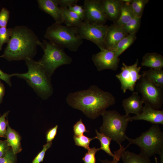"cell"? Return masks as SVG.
<instances>
[{
  "label": "cell",
  "mask_w": 163,
  "mask_h": 163,
  "mask_svg": "<svg viewBox=\"0 0 163 163\" xmlns=\"http://www.w3.org/2000/svg\"><path fill=\"white\" fill-rule=\"evenodd\" d=\"M66 101L73 108L82 111L90 118L98 117L110 106L116 102L114 96L103 91L96 85H92L85 90L69 94Z\"/></svg>",
  "instance_id": "cell-1"
},
{
  "label": "cell",
  "mask_w": 163,
  "mask_h": 163,
  "mask_svg": "<svg viewBox=\"0 0 163 163\" xmlns=\"http://www.w3.org/2000/svg\"><path fill=\"white\" fill-rule=\"evenodd\" d=\"M41 43L30 28L25 25L17 26L12 28V35L2 57L9 61L33 59Z\"/></svg>",
  "instance_id": "cell-2"
},
{
  "label": "cell",
  "mask_w": 163,
  "mask_h": 163,
  "mask_svg": "<svg viewBox=\"0 0 163 163\" xmlns=\"http://www.w3.org/2000/svg\"><path fill=\"white\" fill-rule=\"evenodd\" d=\"M25 61L27 72L14 73V76L25 80L38 96L42 99H47L53 93L51 77L38 61L33 59H27Z\"/></svg>",
  "instance_id": "cell-3"
},
{
  "label": "cell",
  "mask_w": 163,
  "mask_h": 163,
  "mask_svg": "<svg viewBox=\"0 0 163 163\" xmlns=\"http://www.w3.org/2000/svg\"><path fill=\"white\" fill-rule=\"evenodd\" d=\"M44 37L58 46L73 52L77 51L83 42L75 27L56 22L47 28Z\"/></svg>",
  "instance_id": "cell-4"
},
{
  "label": "cell",
  "mask_w": 163,
  "mask_h": 163,
  "mask_svg": "<svg viewBox=\"0 0 163 163\" xmlns=\"http://www.w3.org/2000/svg\"><path fill=\"white\" fill-rule=\"evenodd\" d=\"M129 143L138 146L141 149L142 155L149 158L155 154L160 155L161 163H163V133L158 124L152 125L148 130L135 139L126 137Z\"/></svg>",
  "instance_id": "cell-5"
},
{
  "label": "cell",
  "mask_w": 163,
  "mask_h": 163,
  "mask_svg": "<svg viewBox=\"0 0 163 163\" xmlns=\"http://www.w3.org/2000/svg\"><path fill=\"white\" fill-rule=\"evenodd\" d=\"M103 123L100 131L120 145L126 139L129 115H121L115 110H106L102 115Z\"/></svg>",
  "instance_id": "cell-6"
},
{
  "label": "cell",
  "mask_w": 163,
  "mask_h": 163,
  "mask_svg": "<svg viewBox=\"0 0 163 163\" xmlns=\"http://www.w3.org/2000/svg\"><path fill=\"white\" fill-rule=\"evenodd\" d=\"M39 46L43 50L44 54L38 61L50 77L59 67L72 63V58L66 53L64 49L46 40L41 42Z\"/></svg>",
  "instance_id": "cell-7"
},
{
  "label": "cell",
  "mask_w": 163,
  "mask_h": 163,
  "mask_svg": "<svg viewBox=\"0 0 163 163\" xmlns=\"http://www.w3.org/2000/svg\"><path fill=\"white\" fill-rule=\"evenodd\" d=\"M135 88L141 94V100L155 109H160L163 103V88L156 86L142 74Z\"/></svg>",
  "instance_id": "cell-8"
},
{
  "label": "cell",
  "mask_w": 163,
  "mask_h": 163,
  "mask_svg": "<svg viewBox=\"0 0 163 163\" xmlns=\"http://www.w3.org/2000/svg\"><path fill=\"white\" fill-rule=\"evenodd\" d=\"M108 25H98L83 21L75 27L80 37L95 43L101 49H104V41Z\"/></svg>",
  "instance_id": "cell-9"
},
{
  "label": "cell",
  "mask_w": 163,
  "mask_h": 163,
  "mask_svg": "<svg viewBox=\"0 0 163 163\" xmlns=\"http://www.w3.org/2000/svg\"><path fill=\"white\" fill-rule=\"evenodd\" d=\"M138 59L130 66L123 63L121 72L116 75L120 83L121 88L124 93L127 90L134 91L137 82L141 78L142 74H139V72L141 67L138 66Z\"/></svg>",
  "instance_id": "cell-10"
},
{
  "label": "cell",
  "mask_w": 163,
  "mask_h": 163,
  "mask_svg": "<svg viewBox=\"0 0 163 163\" xmlns=\"http://www.w3.org/2000/svg\"><path fill=\"white\" fill-rule=\"evenodd\" d=\"M83 21L89 24L104 25L107 20L101 0H85Z\"/></svg>",
  "instance_id": "cell-11"
},
{
  "label": "cell",
  "mask_w": 163,
  "mask_h": 163,
  "mask_svg": "<svg viewBox=\"0 0 163 163\" xmlns=\"http://www.w3.org/2000/svg\"><path fill=\"white\" fill-rule=\"evenodd\" d=\"M92 60L99 71L107 69L116 71L120 60L116 56L113 51L105 49L93 54Z\"/></svg>",
  "instance_id": "cell-12"
},
{
  "label": "cell",
  "mask_w": 163,
  "mask_h": 163,
  "mask_svg": "<svg viewBox=\"0 0 163 163\" xmlns=\"http://www.w3.org/2000/svg\"><path fill=\"white\" fill-rule=\"evenodd\" d=\"M129 122L137 120H144L153 124H163V110L155 109L145 104L142 112L140 114L129 117Z\"/></svg>",
  "instance_id": "cell-13"
},
{
  "label": "cell",
  "mask_w": 163,
  "mask_h": 163,
  "mask_svg": "<svg viewBox=\"0 0 163 163\" xmlns=\"http://www.w3.org/2000/svg\"><path fill=\"white\" fill-rule=\"evenodd\" d=\"M122 27L114 23L108 26L104 41V49L114 51L119 42L128 35Z\"/></svg>",
  "instance_id": "cell-14"
},
{
  "label": "cell",
  "mask_w": 163,
  "mask_h": 163,
  "mask_svg": "<svg viewBox=\"0 0 163 163\" xmlns=\"http://www.w3.org/2000/svg\"><path fill=\"white\" fill-rule=\"evenodd\" d=\"M143 103L139 92L137 91L133 92L130 96L123 101L122 105L125 114L129 115L130 113H133L138 115L140 114L143 109Z\"/></svg>",
  "instance_id": "cell-15"
},
{
  "label": "cell",
  "mask_w": 163,
  "mask_h": 163,
  "mask_svg": "<svg viewBox=\"0 0 163 163\" xmlns=\"http://www.w3.org/2000/svg\"><path fill=\"white\" fill-rule=\"evenodd\" d=\"M101 2L107 19L116 22L120 15L122 0H101Z\"/></svg>",
  "instance_id": "cell-16"
},
{
  "label": "cell",
  "mask_w": 163,
  "mask_h": 163,
  "mask_svg": "<svg viewBox=\"0 0 163 163\" xmlns=\"http://www.w3.org/2000/svg\"><path fill=\"white\" fill-rule=\"evenodd\" d=\"M40 9L51 16L56 22L63 23V8L57 5L53 0H38Z\"/></svg>",
  "instance_id": "cell-17"
},
{
  "label": "cell",
  "mask_w": 163,
  "mask_h": 163,
  "mask_svg": "<svg viewBox=\"0 0 163 163\" xmlns=\"http://www.w3.org/2000/svg\"><path fill=\"white\" fill-rule=\"evenodd\" d=\"M141 65L142 66L151 68L162 69L163 67V56L155 52L147 53L143 56Z\"/></svg>",
  "instance_id": "cell-18"
},
{
  "label": "cell",
  "mask_w": 163,
  "mask_h": 163,
  "mask_svg": "<svg viewBox=\"0 0 163 163\" xmlns=\"http://www.w3.org/2000/svg\"><path fill=\"white\" fill-rule=\"evenodd\" d=\"M6 138L8 145L11 147L14 154H16L21 151V137L17 132L11 128L9 124L6 131Z\"/></svg>",
  "instance_id": "cell-19"
},
{
  "label": "cell",
  "mask_w": 163,
  "mask_h": 163,
  "mask_svg": "<svg viewBox=\"0 0 163 163\" xmlns=\"http://www.w3.org/2000/svg\"><path fill=\"white\" fill-rule=\"evenodd\" d=\"M134 17L130 3L123 2L120 17L114 23L122 27L129 22Z\"/></svg>",
  "instance_id": "cell-20"
},
{
  "label": "cell",
  "mask_w": 163,
  "mask_h": 163,
  "mask_svg": "<svg viewBox=\"0 0 163 163\" xmlns=\"http://www.w3.org/2000/svg\"><path fill=\"white\" fill-rule=\"evenodd\" d=\"M63 23L66 26L76 27L83 21L75 13L68 8H63Z\"/></svg>",
  "instance_id": "cell-21"
},
{
  "label": "cell",
  "mask_w": 163,
  "mask_h": 163,
  "mask_svg": "<svg viewBox=\"0 0 163 163\" xmlns=\"http://www.w3.org/2000/svg\"><path fill=\"white\" fill-rule=\"evenodd\" d=\"M142 74L156 86L163 88V70L162 69L150 68L142 71Z\"/></svg>",
  "instance_id": "cell-22"
},
{
  "label": "cell",
  "mask_w": 163,
  "mask_h": 163,
  "mask_svg": "<svg viewBox=\"0 0 163 163\" xmlns=\"http://www.w3.org/2000/svg\"><path fill=\"white\" fill-rule=\"evenodd\" d=\"M123 163H152L149 158L128 151H124L121 157Z\"/></svg>",
  "instance_id": "cell-23"
},
{
  "label": "cell",
  "mask_w": 163,
  "mask_h": 163,
  "mask_svg": "<svg viewBox=\"0 0 163 163\" xmlns=\"http://www.w3.org/2000/svg\"><path fill=\"white\" fill-rule=\"evenodd\" d=\"M136 38V34H128L122 39L117 45L113 51L117 57L129 48Z\"/></svg>",
  "instance_id": "cell-24"
},
{
  "label": "cell",
  "mask_w": 163,
  "mask_h": 163,
  "mask_svg": "<svg viewBox=\"0 0 163 163\" xmlns=\"http://www.w3.org/2000/svg\"><path fill=\"white\" fill-rule=\"evenodd\" d=\"M96 136L95 139H98L101 143V149L104 151L109 155L113 157L114 154L112 152L110 148L111 139L102 133H99L97 129L95 130Z\"/></svg>",
  "instance_id": "cell-25"
},
{
  "label": "cell",
  "mask_w": 163,
  "mask_h": 163,
  "mask_svg": "<svg viewBox=\"0 0 163 163\" xmlns=\"http://www.w3.org/2000/svg\"><path fill=\"white\" fill-rule=\"evenodd\" d=\"M141 19V18L134 17L122 27L124 32L128 34H135L140 28Z\"/></svg>",
  "instance_id": "cell-26"
},
{
  "label": "cell",
  "mask_w": 163,
  "mask_h": 163,
  "mask_svg": "<svg viewBox=\"0 0 163 163\" xmlns=\"http://www.w3.org/2000/svg\"><path fill=\"white\" fill-rule=\"evenodd\" d=\"M149 0H132L130 5L135 17L141 18L146 5Z\"/></svg>",
  "instance_id": "cell-27"
},
{
  "label": "cell",
  "mask_w": 163,
  "mask_h": 163,
  "mask_svg": "<svg viewBox=\"0 0 163 163\" xmlns=\"http://www.w3.org/2000/svg\"><path fill=\"white\" fill-rule=\"evenodd\" d=\"M95 139V137L90 138L83 134L79 136L74 135L73 136L75 145L82 147L87 150L90 148L89 145L91 141Z\"/></svg>",
  "instance_id": "cell-28"
},
{
  "label": "cell",
  "mask_w": 163,
  "mask_h": 163,
  "mask_svg": "<svg viewBox=\"0 0 163 163\" xmlns=\"http://www.w3.org/2000/svg\"><path fill=\"white\" fill-rule=\"evenodd\" d=\"M12 34V28L6 27H0V50L5 43L9 42Z\"/></svg>",
  "instance_id": "cell-29"
},
{
  "label": "cell",
  "mask_w": 163,
  "mask_h": 163,
  "mask_svg": "<svg viewBox=\"0 0 163 163\" xmlns=\"http://www.w3.org/2000/svg\"><path fill=\"white\" fill-rule=\"evenodd\" d=\"M100 150V148H96L95 147L88 149L82 158L84 163H96L95 154Z\"/></svg>",
  "instance_id": "cell-30"
},
{
  "label": "cell",
  "mask_w": 163,
  "mask_h": 163,
  "mask_svg": "<svg viewBox=\"0 0 163 163\" xmlns=\"http://www.w3.org/2000/svg\"><path fill=\"white\" fill-rule=\"evenodd\" d=\"M9 113L5 112L2 115L0 114V138H6V133L8 123L6 118Z\"/></svg>",
  "instance_id": "cell-31"
},
{
  "label": "cell",
  "mask_w": 163,
  "mask_h": 163,
  "mask_svg": "<svg viewBox=\"0 0 163 163\" xmlns=\"http://www.w3.org/2000/svg\"><path fill=\"white\" fill-rule=\"evenodd\" d=\"M16 154L14 153L10 147L5 155L0 158V163H16Z\"/></svg>",
  "instance_id": "cell-32"
},
{
  "label": "cell",
  "mask_w": 163,
  "mask_h": 163,
  "mask_svg": "<svg viewBox=\"0 0 163 163\" xmlns=\"http://www.w3.org/2000/svg\"><path fill=\"white\" fill-rule=\"evenodd\" d=\"M73 130L75 135V136L82 135L84 133H87L89 131L87 130L81 119H80L73 126Z\"/></svg>",
  "instance_id": "cell-33"
},
{
  "label": "cell",
  "mask_w": 163,
  "mask_h": 163,
  "mask_svg": "<svg viewBox=\"0 0 163 163\" xmlns=\"http://www.w3.org/2000/svg\"><path fill=\"white\" fill-rule=\"evenodd\" d=\"M119 149L117 150L114 152V155L113 159L112 161H110L106 159L103 160H100L103 163H118L120 158H121L122 155L126 148L123 145H120Z\"/></svg>",
  "instance_id": "cell-34"
},
{
  "label": "cell",
  "mask_w": 163,
  "mask_h": 163,
  "mask_svg": "<svg viewBox=\"0 0 163 163\" xmlns=\"http://www.w3.org/2000/svg\"><path fill=\"white\" fill-rule=\"evenodd\" d=\"M52 142H47L43 147L42 150L38 154L32 161V163H40L43 161L46 151L51 146Z\"/></svg>",
  "instance_id": "cell-35"
},
{
  "label": "cell",
  "mask_w": 163,
  "mask_h": 163,
  "mask_svg": "<svg viewBox=\"0 0 163 163\" xmlns=\"http://www.w3.org/2000/svg\"><path fill=\"white\" fill-rule=\"evenodd\" d=\"M9 18V11L3 8L0 12V27H6Z\"/></svg>",
  "instance_id": "cell-36"
},
{
  "label": "cell",
  "mask_w": 163,
  "mask_h": 163,
  "mask_svg": "<svg viewBox=\"0 0 163 163\" xmlns=\"http://www.w3.org/2000/svg\"><path fill=\"white\" fill-rule=\"evenodd\" d=\"M68 8L77 14L83 21L84 18V10L83 6L76 4L69 7Z\"/></svg>",
  "instance_id": "cell-37"
},
{
  "label": "cell",
  "mask_w": 163,
  "mask_h": 163,
  "mask_svg": "<svg viewBox=\"0 0 163 163\" xmlns=\"http://www.w3.org/2000/svg\"><path fill=\"white\" fill-rule=\"evenodd\" d=\"M59 6L62 8H68L70 6L77 4L78 0H53Z\"/></svg>",
  "instance_id": "cell-38"
},
{
  "label": "cell",
  "mask_w": 163,
  "mask_h": 163,
  "mask_svg": "<svg viewBox=\"0 0 163 163\" xmlns=\"http://www.w3.org/2000/svg\"><path fill=\"white\" fill-rule=\"evenodd\" d=\"M1 57H2V55L0 56ZM13 76H14V73L8 74L4 72L0 69V79L4 81L10 87L12 86L11 78Z\"/></svg>",
  "instance_id": "cell-39"
},
{
  "label": "cell",
  "mask_w": 163,
  "mask_h": 163,
  "mask_svg": "<svg viewBox=\"0 0 163 163\" xmlns=\"http://www.w3.org/2000/svg\"><path fill=\"white\" fill-rule=\"evenodd\" d=\"M58 126L56 125L50 129L46 134L47 142H50L54 139L57 134Z\"/></svg>",
  "instance_id": "cell-40"
},
{
  "label": "cell",
  "mask_w": 163,
  "mask_h": 163,
  "mask_svg": "<svg viewBox=\"0 0 163 163\" xmlns=\"http://www.w3.org/2000/svg\"><path fill=\"white\" fill-rule=\"evenodd\" d=\"M10 148L6 140L4 141L0 140V158L5 155Z\"/></svg>",
  "instance_id": "cell-41"
},
{
  "label": "cell",
  "mask_w": 163,
  "mask_h": 163,
  "mask_svg": "<svg viewBox=\"0 0 163 163\" xmlns=\"http://www.w3.org/2000/svg\"><path fill=\"white\" fill-rule=\"evenodd\" d=\"M5 92V87L0 79V104L2 102Z\"/></svg>",
  "instance_id": "cell-42"
},
{
  "label": "cell",
  "mask_w": 163,
  "mask_h": 163,
  "mask_svg": "<svg viewBox=\"0 0 163 163\" xmlns=\"http://www.w3.org/2000/svg\"><path fill=\"white\" fill-rule=\"evenodd\" d=\"M155 163H158V159L156 157H155Z\"/></svg>",
  "instance_id": "cell-43"
}]
</instances>
